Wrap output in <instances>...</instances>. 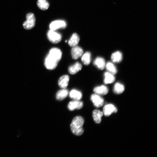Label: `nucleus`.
<instances>
[{
	"label": "nucleus",
	"instance_id": "nucleus-1",
	"mask_svg": "<svg viewBox=\"0 0 157 157\" xmlns=\"http://www.w3.org/2000/svg\"><path fill=\"white\" fill-rule=\"evenodd\" d=\"M84 123V120L80 116H77L74 118L71 125V128L73 133L75 135L80 136L83 134L84 130L83 126Z\"/></svg>",
	"mask_w": 157,
	"mask_h": 157
},
{
	"label": "nucleus",
	"instance_id": "nucleus-2",
	"mask_svg": "<svg viewBox=\"0 0 157 157\" xmlns=\"http://www.w3.org/2000/svg\"><path fill=\"white\" fill-rule=\"evenodd\" d=\"M26 21L23 25L24 28L26 29H30L35 26L36 19L34 14L29 13L26 16Z\"/></svg>",
	"mask_w": 157,
	"mask_h": 157
},
{
	"label": "nucleus",
	"instance_id": "nucleus-3",
	"mask_svg": "<svg viewBox=\"0 0 157 157\" xmlns=\"http://www.w3.org/2000/svg\"><path fill=\"white\" fill-rule=\"evenodd\" d=\"M49 40L52 43H57L60 42L62 39V35L56 31L50 29L47 34Z\"/></svg>",
	"mask_w": 157,
	"mask_h": 157
},
{
	"label": "nucleus",
	"instance_id": "nucleus-4",
	"mask_svg": "<svg viewBox=\"0 0 157 157\" xmlns=\"http://www.w3.org/2000/svg\"><path fill=\"white\" fill-rule=\"evenodd\" d=\"M48 55L58 62L62 58V52L60 49L54 47L50 50Z\"/></svg>",
	"mask_w": 157,
	"mask_h": 157
},
{
	"label": "nucleus",
	"instance_id": "nucleus-5",
	"mask_svg": "<svg viewBox=\"0 0 157 157\" xmlns=\"http://www.w3.org/2000/svg\"><path fill=\"white\" fill-rule=\"evenodd\" d=\"M90 99L96 108H100L104 104V99L100 95L97 94L95 93L92 94L90 97Z\"/></svg>",
	"mask_w": 157,
	"mask_h": 157
},
{
	"label": "nucleus",
	"instance_id": "nucleus-6",
	"mask_svg": "<svg viewBox=\"0 0 157 157\" xmlns=\"http://www.w3.org/2000/svg\"><path fill=\"white\" fill-rule=\"evenodd\" d=\"M67 26L66 22L63 20H57L52 22L49 25L50 29L56 31L59 29H64Z\"/></svg>",
	"mask_w": 157,
	"mask_h": 157
},
{
	"label": "nucleus",
	"instance_id": "nucleus-7",
	"mask_svg": "<svg viewBox=\"0 0 157 157\" xmlns=\"http://www.w3.org/2000/svg\"><path fill=\"white\" fill-rule=\"evenodd\" d=\"M117 112V108L112 104H109L105 106L103 109V114L105 116L108 117L113 113Z\"/></svg>",
	"mask_w": 157,
	"mask_h": 157
},
{
	"label": "nucleus",
	"instance_id": "nucleus-8",
	"mask_svg": "<svg viewBox=\"0 0 157 157\" xmlns=\"http://www.w3.org/2000/svg\"><path fill=\"white\" fill-rule=\"evenodd\" d=\"M83 106V104L82 101L80 100H74L69 103L68 108L70 110L73 111L75 109H80Z\"/></svg>",
	"mask_w": 157,
	"mask_h": 157
},
{
	"label": "nucleus",
	"instance_id": "nucleus-9",
	"mask_svg": "<svg viewBox=\"0 0 157 157\" xmlns=\"http://www.w3.org/2000/svg\"><path fill=\"white\" fill-rule=\"evenodd\" d=\"M71 52L73 59L77 60L81 57L83 53V50L81 47L77 46L72 47Z\"/></svg>",
	"mask_w": 157,
	"mask_h": 157
},
{
	"label": "nucleus",
	"instance_id": "nucleus-10",
	"mask_svg": "<svg viewBox=\"0 0 157 157\" xmlns=\"http://www.w3.org/2000/svg\"><path fill=\"white\" fill-rule=\"evenodd\" d=\"M93 91L95 94L98 95H105L108 93L109 89L106 86L101 85L95 88Z\"/></svg>",
	"mask_w": 157,
	"mask_h": 157
},
{
	"label": "nucleus",
	"instance_id": "nucleus-11",
	"mask_svg": "<svg viewBox=\"0 0 157 157\" xmlns=\"http://www.w3.org/2000/svg\"><path fill=\"white\" fill-rule=\"evenodd\" d=\"M93 64L99 69L103 70L105 68L106 62L104 58L98 57L95 59Z\"/></svg>",
	"mask_w": 157,
	"mask_h": 157
},
{
	"label": "nucleus",
	"instance_id": "nucleus-12",
	"mask_svg": "<svg viewBox=\"0 0 157 157\" xmlns=\"http://www.w3.org/2000/svg\"><path fill=\"white\" fill-rule=\"evenodd\" d=\"M70 78L67 75L62 76L59 79L58 84L59 86L62 88H66L67 87Z\"/></svg>",
	"mask_w": 157,
	"mask_h": 157
},
{
	"label": "nucleus",
	"instance_id": "nucleus-13",
	"mask_svg": "<svg viewBox=\"0 0 157 157\" xmlns=\"http://www.w3.org/2000/svg\"><path fill=\"white\" fill-rule=\"evenodd\" d=\"M82 68V64L80 63L77 62L69 67V72L72 75H75L81 71Z\"/></svg>",
	"mask_w": 157,
	"mask_h": 157
},
{
	"label": "nucleus",
	"instance_id": "nucleus-14",
	"mask_svg": "<svg viewBox=\"0 0 157 157\" xmlns=\"http://www.w3.org/2000/svg\"><path fill=\"white\" fill-rule=\"evenodd\" d=\"M80 40V38L79 36L76 33H74L69 41V45L72 47H75L77 46Z\"/></svg>",
	"mask_w": 157,
	"mask_h": 157
},
{
	"label": "nucleus",
	"instance_id": "nucleus-15",
	"mask_svg": "<svg viewBox=\"0 0 157 157\" xmlns=\"http://www.w3.org/2000/svg\"><path fill=\"white\" fill-rule=\"evenodd\" d=\"M69 94L70 97L74 100H80L82 97V93L76 89L72 90Z\"/></svg>",
	"mask_w": 157,
	"mask_h": 157
},
{
	"label": "nucleus",
	"instance_id": "nucleus-16",
	"mask_svg": "<svg viewBox=\"0 0 157 157\" xmlns=\"http://www.w3.org/2000/svg\"><path fill=\"white\" fill-rule=\"evenodd\" d=\"M104 82L106 84H111L115 81V78L114 75L108 72L104 73Z\"/></svg>",
	"mask_w": 157,
	"mask_h": 157
},
{
	"label": "nucleus",
	"instance_id": "nucleus-17",
	"mask_svg": "<svg viewBox=\"0 0 157 157\" xmlns=\"http://www.w3.org/2000/svg\"><path fill=\"white\" fill-rule=\"evenodd\" d=\"M111 59L113 62L119 63L121 62L123 59V55L120 51H116L112 55Z\"/></svg>",
	"mask_w": 157,
	"mask_h": 157
},
{
	"label": "nucleus",
	"instance_id": "nucleus-18",
	"mask_svg": "<svg viewBox=\"0 0 157 157\" xmlns=\"http://www.w3.org/2000/svg\"><path fill=\"white\" fill-rule=\"evenodd\" d=\"M103 114V113L99 110H95L93 111V117L96 123L99 124L100 123Z\"/></svg>",
	"mask_w": 157,
	"mask_h": 157
},
{
	"label": "nucleus",
	"instance_id": "nucleus-19",
	"mask_svg": "<svg viewBox=\"0 0 157 157\" xmlns=\"http://www.w3.org/2000/svg\"><path fill=\"white\" fill-rule=\"evenodd\" d=\"M68 90L66 88H62L59 90L57 93L56 97L59 100H62L67 97L69 94Z\"/></svg>",
	"mask_w": 157,
	"mask_h": 157
},
{
	"label": "nucleus",
	"instance_id": "nucleus-20",
	"mask_svg": "<svg viewBox=\"0 0 157 157\" xmlns=\"http://www.w3.org/2000/svg\"><path fill=\"white\" fill-rule=\"evenodd\" d=\"M81 57L82 61L84 65H88L90 64L91 61V55L90 52H86Z\"/></svg>",
	"mask_w": 157,
	"mask_h": 157
},
{
	"label": "nucleus",
	"instance_id": "nucleus-21",
	"mask_svg": "<svg viewBox=\"0 0 157 157\" xmlns=\"http://www.w3.org/2000/svg\"><path fill=\"white\" fill-rule=\"evenodd\" d=\"M125 86L122 84L117 82L114 85L113 90L116 94H120L122 93L124 91Z\"/></svg>",
	"mask_w": 157,
	"mask_h": 157
},
{
	"label": "nucleus",
	"instance_id": "nucleus-22",
	"mask_svg": "<svg viewBox=\"0 0 157 157\" xmlns=\"http://www.w3.org/2000/svg\"><path fill=\"white\" fill-rule=\"evenodd\" d=\"M105 67L108 72L114 75L117 72V70L116 67L111 62H108L106 64Z\"/></svg>",
	"mask_w": 157,
	"mask_h": 157
},
{
	"label": "nucleus",
	"instance_id": "nucleus-23",
	"mask_svg": "<svg viewBox=\"0 0 157 157\" xmlns=\"http://www.w3.org/2000/svg\"><path fill=\"white\" fill-rule=\"evenodd\" d=\"M38 7L41 10H45L49 7V4L47 0H38L37 3Z\"/></svg>",
	"mask_w": 157,
	"mask_h": 157
}]
</instances>
